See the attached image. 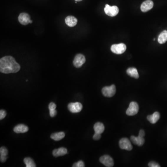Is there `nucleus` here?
Segmentation results:
<instances>
[{"instance_id":"7ed1b4c3","label":"nucleus","mask_w":167,"mask_h":167,"mask_svg":"<svg viewBox=\"0 0 167 167\" xmlns=\"http://www.w3.org/2000/svg\"><path fill=\"white\" fill-rule=\"evenodd\" d=\"M139 111V106L138 103L135 102H131L129 105V108L126 111L128 116H134L138 113Z\"/></svg>"},{"instance_id":"423d86ee","label":"nucleus","mask_w":167,"mask_h":167,"mask_svg":"<svg viewBox=\"0 0 167 167\" xmlns=\"http://www.w3.org/2000/svg\"><path fill=\"white\" fill-rule=\"evenodd\" d=\"M119 146L122 150L131 151L133 148L132 145L130 140L127 138H123L119 141Z\"/></svg>"},{"instance_id":"a211bd4d","label":"nucleus","mask_w":167,"mask_h":167,"mask_svg":"<svg viewBox=\"0 0 167 167\" xmlns=\"http://www.w3.org/2000/svg\"><path fill=\"white\" fill-rule=\"evenodd\" d=\"M0 159H1V162L4 163L6 162V161L7 160V155L8 154V151L7 148H6L5 147H1L0 148Z\"/></svg>"},{"instance_id":"6e6552de","label":"nucleus","mask_w":167,"mask_h":167,"mask_svg":"<svg viewBox=\"0 0 167 167\" xmlns=\"http://www.w3.org/2000/svg\"><path fill=\"white\" fill-rule=\"evenodd\" d=\"M18 21L23 25H27L29 23L33 22V21L31 20L30 15L26 13L20 14L18 17Z\"/></svg>"},{"instance_id":"f03ea898","label":"nucleus","mask_w":167,"mask_h":167,"mask_svg":"<svg viewBox=\"0 0 167 167\" xmlns=\"http://www.w3.org/2000/svg\"><path fill=\"white\" fill-rule=\"evenodd\" d=\"M116 92V86L114 85H112L109 86H105L102 90L103 95L106 97H112L115 95Z\"/></svg>"},{"instance_id":"1a4fd4ad","label":"nucleus","mask_w":167,"mask_h":167,"mask_svg":"<svg viewBox=\"0 0 167 167\" xmlns=\"http://www.w3.org/2000/svg\"><path fill=\"white\" fill-rule=\"evenodd\" d=\"M68 108L71 113H80L81 111L83 108L82 104L79 102L75 103H71L68 105Z\"/></svg>"},{"instance_id":"39448f33","label":"nucleus","mask_w":167,"mask_h":167,"mask_svg":"<svg viewBox=\"0 0 167 167\" xmlns=\"http://www.w3.org/2000/svg\"><path fill=\"white\" fill-rule=\"evenodd\" d=\"M126 49V46L123 43L114 44L111 46L110 50L111 52L117 54H120L125 52Z\"/></svg>"},{"instance_id":"aec40b11","label":"nucleus","mask_w":167,"mask_h":167,"mask_svg":"<svg viewBox=\"0 0 167 167\" xmlns=\"http://www.w3.org/2000/svg\"><path fill=\"white\" fill-rule=\"evenodd\" d=\"M167 41V31H163L160 34L158 38V42L160 44H164Z\"/></svg>"},{"instance_id":"2eb2a0df","label":"nucleus","mask_w":167,"mask_h":167,"mask_svg":"<svg viewBox=\"0 0 167 167\" xmlns=\"http://www.w3.org/2000/svg\"><path fill=\"white\" fill-rule=\"evenodd\" d=\"M160 118L159 113L158 112H155L152 115H148L147 117V119L148 121L152 124L156 123Z\"/></svg>"},{"instance_id":"f257e3e1","label":"nucleus","mask_w":167,"mask_h":167,"mask_svg":"<svg viewBox=\"0 0 167 167\" xmlns=\"http://www.w3.org/2000/svg\"><path fill=\"white\" fill-rule=\"evenodd\" d=\"M20 68V65L11 56H5L0 59V71L2 73H16Z\"/></svg>"},{"instance_id":"0eeeda50","label":"nucleus","mask_w":167,"mask_h":167,"mask_svg":"<svg viewBox=\"0 0 167 167\" xmlns=\"http://www.w3.org/2000/svg\"><path fill=\"white\" fill-rule=\"evenodd\" d=\"M85 62V56L82 54H78L74 58L73 64L75 67L80 68L82 67Z\"/></svg>"},{"instance_id":"4468645a","label":"nucleus","mask_w":167,"mask_h":167,"mask_svg":"<svg viewBox=\"0 0 167 167\" xmlns=\"http://www.w3.org/2000/svg\"><path fill=\"white\" fill-rule=\"evenodd\" d=\"M67 150L65 148L61 147L58 149L54 150L52 151V155L55 157L63 156L67 154Z\"/></svg>"},{"instance_id":"9b49d317","label":"nucleus","mask_w":167,"mask_h":167,"mask_svg":"<svg viewBox=\"0 0 167 167\" xmlns=\"http://www.w3.org/2000/svg\"><path fill=\"white\" fill-rule=\"evenodd\" d=\"M154 3L151 0H147L143 3L141 6V10L143 12H146L153 8Z\"/></svg>"},{"instance_id":"412c9836","label":"nucleus","mask_w":167,"mask_h":167,"mask_svg":"<svg viewBox=\"0 0 167 167\" xmlns=\"http://www.w3.org/2000/svg\"><path fill=\"white\" fill-rule=\"evenodd\" d=\"M65 136V134L64 132H57L52 134L51 135V138L55 141H59L63 138Z\"/></svg>"},{"instance_id":"bb28decb","label":"nucleus","mask_w":167,"mask_h":167,"mask_svg":"<svg viewBox=\"0 0 167 167\" xmlns=\"http://www.w3.org/2000/svg\"><path fill=\"white\" fill-rule=\"evenodd\" d=\"M101 137V134L95 133V134L93 136V139L95 140H98L100 139Z\"/></svg>"},{"instance_id":"a878e982","label":"nucleus","mask_w":167,"mask_h":167,"mask_svg":"<svg viewBox=\"0 0 167 167\" xmlns=\"http://www.w3.org/2000/svg\"><path fill=\"white\" fill-rule=\"evenodd\" d=\"M48 108H49V110H54L56 108V105L54 103L52 102L49 104Z\"/></svg>"},{"instance_id":"dca6fc26","label":"nucleus","mask_w":167,"mask_h":167,"mask_svg":"<svg viewBox=\"0 0 167 167\" xmlns=\"http://www.w3.org/2000/svg\"><path fill=\"white\" fill-rule=\"evenodd\" d=\"M29 130V127L25 125L20 124L14 127V131L17 133H25L28 131Z\"/></svg>"},{"instance_id":"ddd939ff","label":"nucleus","mask_w":167,"mask_h":167,"mask_svg":"<svg viewBox=\"0 0 167 167\" xmlns=\"http://www.w3.org/2000/svg\"><path fill=\"white\" fill-rule=\"evenodd\" d=\"M78 20L73 16H68L65 19V22L67 25L70 27L75 26L77 24Z\"/></svg>"},{"instance_id":"9d476101","label":"nucleus","mask_w":167,"mask_h":167,"mask_svg":"<svg viewBox=\"0 0 167 167\" xmlns=\"http://www.w3.org/2000/svg\"><path fill=\"white\" fill-rule=\"evenodd\" d=\"M100 162L107 167H112L114 166L113 159L109 155H104L100 159Z\"/></svg>"},{"instance_id":"393cba45","label":"nucleus","mask_w":167,"mask_h":167,"mask_svg":"<svg viewBox=\"0 0 167 167\" xmlns=\"http://www.w3.org/2000/svg\"><path fill=\"white\" fill-rule=\"evenodd\" d=\"M148 167H160V166L158 164L156 163V162H150V163H148Z\"/></svg>"},{"instance_id":"c85d7f7f","label":"nucleus","mask_w":167,"mask_h":167,"mask_svg":"<svg viewBox=\"0 0 167 167\" xmlns=\"http://www.w3.org/2000/svg\"><path fill=\"white\" fill-rule=\"evenodd\" d=\"M75 1H82V0H75Z\"/></svg>"},{"instance_id":"4be33fe9","label":"nucleus","mask_w":167,"mask_h":167,"mask_svg":"<svg viewBox=\"0 0 167 167\" xmlns=\"http://www.w3.org/2000/svg\"><path fill=\"white\" fill-rule=\"evenodd\" d=\"M24 162L27 167H35L36 166L34 160L30 157H26L24 159Z\"/></svg>"},{"instance_id":"f3484780","label":"nucleus","mask_w":167,"mask_h":167,"mask_svg":"<svg viewBox=\"0 0 167 167\" xmlns=\"http://www.w3.org/2000/svg\"><path fill=\"white\" fill-rule=\"evenodd\" d=\"M127 73L130 76L135 78V79H138L139 77L138 70L134 67L129 68L126 71Z\"/></svg>"},{"instance_id":"b1692460","label":"nucleus","mask_w":167,"mask_h":167,"mask_svg":"<svg viewBox=\"0 0 167 167\" xmlns=\"http://www.w3.org/2000/svg\"><path fill=\"white\" fill-rule=\"evenodd\" d=\"M7 115V113L4 110H0V119L2 120L4 119Z\"/></svg>"},{"instance_id":"cd10ccee","label":"nucleus","mask_w":167,"mask_h":167,"mask_svg":"<svg viewBox=\"0 0 167 167\" xmlns=\"http://www.w3.org/2000/svg\"><path fill=\"white\" fill-rule=\"evenodd\" d=\"M50 111V116L51 117H54L57 114V111L54 110H49Z\"/></svg>"},{"instance_id":"5701e85b","label":"nucleus","mask_w":167,"mask_h":167,"mask_svg":"<svg viewBox=\"0 0 167 167\" xmlns=\"http://www.w3.org/2000/svg\"><path fill=\"white\" fill-rule=\"evenodd\" d=\"M85 164L82 161H80L77 163H74L73 164V167H84Z\"/></svg>"},{"instance_id":"f8f14e48","label":"nucleus","mask_w":167,"mask_h":167,"mask_svg":"<svg viewBox=\"0 0 167 167\" xmlns=\"http://www.w3.org/2000/svg\"><path fill=\"white\" fill-rule=\"evenodd\" d=\"M130 139L134 144L137 145L138 146H143L145 142L143 137L140 135H139L138 137H135L134 135H132L130 137Z\"/></svg>"},{"instance_id":"6ab92c4d","label":"nucleus","mask_w":167,"mask_h":167,"mask_svg":"<svg viewBox=\"0 0 167 167\" xmlns=\"http://www.w3.org/2000/svg\"><path fill=\"white\" fill-rule=\"evenodd\" d=\"M94 130L95 133L101 134L105 130V126L101 123L97 122L94 125Z\"/></svg>"},{"instance_id":"20e7f679","label":"nucleus","mask_w":167,"mask_h":167,"mask_svg":"<svg viewBox=\"0 0 167 167\" xmlns=\"http://www.w3.org/2000/svg\"><path fill=\"white\" fill-rule=\"evenodd\" d=\"M105 13L110 16H115L118 14L119 12V9L116 6H110L109 5H105Z\"/></svg>"}]
</instances>
